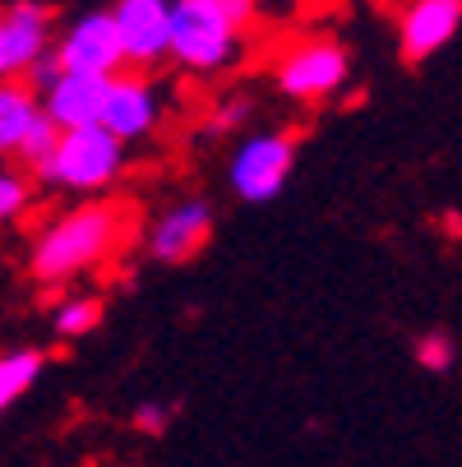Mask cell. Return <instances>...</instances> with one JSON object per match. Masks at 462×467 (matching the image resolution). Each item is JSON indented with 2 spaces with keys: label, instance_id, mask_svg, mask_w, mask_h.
<instances>
[{
  "label": "cell",
  "instance_id": "6",
  "mask_svg": "<svg viewBox=\"0 0 462 467\" xmlns=\"http://www.w3.org/2000/svg\"><path fill=\"white\" fill-rule=\"evenodd\" d=\"M51 60H56V70H70V75H98V79L120 75L125 60H120L111 15L107 10L79 15L60 37H51Z\"/></svg>",
  "mask_w": 462,
  "mask_h": 467
},
{
  "label": "cell",
  "instance_id": "12",
  "mask_svg": "<svg viewBox=\"0 0 462 467\" xmlns=\"http://www.w3.org/2000/svg\"><path fill=\"white\" fill-rule=\"evenodd\" d=\"M102 93H107V79L60 70V75L37 93V107H42V116H46L56 130H79V125H98Z\"/></svg>",
  "mask_w": 462,
  "mask_h": 467
},
{
  "label": "cell",
  "instance_id": "19",
  "mask_svg": "<svg viewBox=\"0 0 462 467\" xmlns=\"http://www.w3.org/2000/svg\"><path fill=\"white\" fill-rule=\"evenodd\" d=\"M135 426L149 431V435H162V426H167V408H162V403H144V408L135 412Z\"/></svg>",
  "mask_w": 462,
  "mask_h": 467
},
{
  "label": "cell",
  "instance_id": "17",
  "mask_svg": "<svg viewBox=\"0 0 462 467\" xmlns=\"http://www.w3.org/2000/svg\"><path fill=\"white\" fill-rule=\"evenodd\" d=\"M56 135H60V130L46 120V116H37L33 125H28V135L19 140V149H15V162H24V167H42L46 158H51V149H56Z\"/></svg>",
  "mask_w": 462,
  "mask_h": 467
},
{
  "label": "cell",
  "instance_id": "5",
  "mask_svg": "<svg viewBox=\"0 0 462 467\" xmlns=\"http://www.w3.org/2000/svg\"><path fill=\"white\" fill-rule=\"evenodd\" d=\"M292 162H296V135H287V130H263V135L241 140L227 176L245 204H269V199L282 194Z\"/></svg>",
  "mask_w": 462,
  "mask_h": 467
},
{
  "label": "cell",
  "instance_id": "21",
  "mask_svg": "<svg viewBox=\"0 0 462 467\" xmlns=\"http://www.w3.org/2000/svg\"><path fill=\"white\" fill-rule=\"evenodd\" d=\"M282 5H287V10H314L319 0H282Z\"/></svg>",
  "mask_w": 462,
  "mask_h": 467
},
{
  "label": "cell",
  "instance_id": "8",
  "mask_svg": "<svg viewBox=\"0 0 462 467\" xmlns=\"http://www.w3.org/2000/svg\"><path fill=\"white\" fill-rule=\"evenodd\" d=\"M158 120H162V98H158V88H153L144 75H135V70L125 75V70H120V75L107 79L98 125L107 130L111 140H120V144L149 140L153 130H158Z\"/></svg>",
  "mask_w": 462,
  "mask_h": 467
},
{
  "label": "cell",
  "instance_id": "9",
  "mask_svg": "<svg viewBox=\"0 0 462 467\" xmlns=\"http://www.w3.org/2000/svg\"><path fill=\"white\" fill-rule=\"evenodd\" d=\"M51 10L15 0L0 10V79H28V70L51 51Z\"/></svg>",
  "mask_w": 462,
  "mask_h": 467
},
{
  "label": "cell",
  "instance_id": "7",
  "mask_svg": "<svg viewBox=\"0 0 462 467\" xmlns=\"http://www.w3.org/2000/svg\"><path fill=\"white\" fill-rule=\"evenodd\" d=\"M167 5L171 0H116L107 10L116 42H120V60L135 75H149L153 65L167 60V33H171Z\"/></svg>",
  "mask_w": 462,
  "mask_h": 467
},
{
  "label": "cell",
  "instance_id": "14",
  "mask_svg": "<svg viewBox=\"0 0 462 467\" xmlns=\"http://www.w3.org/2000/svg\"><path fill=\"white\" fill-rule=\"evenodd\" d=\"M46 357L37 348H15V352H0V417H5L19 398L37 384Z\"/></svg>",
  "mask_w": 462,
  "mask_h": 467
},
{
  "label": "cell",
  "instance_id": "16",
  "mask_svg": "<svg viewBox=\"0 0 462 467\" xmlns=\"http://www.w3.org/2000/svg\"><path fill=\"white\" fill-rule=\"evenodd\" d=\"M33 199V181L19 171V167H5L0 162V223H15Z\"/></svg>",
  "mask_w": 462,
  "mask_h": 467
},
{
  "label": "cell",
  "instance_id": "10",
  "mask_svg": "<svg viewBox=\"0 0 462 467\" xmlns=\"http://www.w3.org/2000/svg\"><path fill=\"white\" fill-rule=\"evenodd\" d=\"M209 236H213L209 199H176V204L162 209L149 227V254L158 264H185L209 245Z\"/></svg>",
  "mask_w": 462,
  "mask_h": 467
},
{
  "label": "cell",
  "instance_id": "15",
  "mask_svg": "<svg viewBox=\"0 0 462 467\" xmlns=\"http://www.w3.org/2000/svg\"><path fill=\"white\" fill-rule=\"evenodd\" d=\"M98 324H102V301L98 296H70L51 315V328L60 333V338H84V333H93Z\"/></svg>",
  "mask_w": 462,
  "mask_h": 467
},
{
  "label": "cell",
  "instance_id": "4",
  "mask_svg": "<svg viewBox=\"0 0 462 467\" xmlns=\"http://www.w3.org/2000/svg\"><path fill=\"white\" fill-rule=\"evenodd\" d=\"M273 79H278V93L292 102H323L352 79V60L343 42L334 37H301L296 47L278 56Z\"/></svg>",
  "mask_w": 462,
  "mask_h": 467
},
{
  "label": "cell",
  "instance_id": "22",
  "mask_svg": "<svg viewBox=\"0 0 462 467\" xmlns=\"http://www.w3.org/2000/svg\"><path fill=\"white\" fill-rule=\"evenodd\" d=\"M245 5H259V0H245Z\"/></svg>",
  "mask_w": 462,
  "mask_h": 467
},
{
  "label": "cell",
  "instance_id": "20",
  "mask_svg": "<svg viewBox=\"0 0 462 467\" xmlns=\"http://www.w3.org/2000/svg\"><path fill=\"white\" fill-rule=\"evenodd\" d=\"M245 111H250V102H245V98H231L218 116H222V125H236V120H245Z\"/></svg>",
  "mask_w": 462,
  "mask_h": 467
},
{
  "label": "cell",
  "instance_id": "11",
  "mask_svg": "<svg viewBox=\"0 0 462 467\" xmlns=\"http://www.w3.org/2000/svg\"><path fill=\"white\" fill-rule=\"evenodd\" d=\"M462 28V0H412L398 19V47L403 60H430L439 56Z\"/></svg>",
  "mask_w": 462,
  "mask_h": 467
},
{
  "label": "cell",
  "instance_id": "13",
  "mask_svg": "<svg viewBox=\"0 0 462 467\" xmlns=\"http://www.w3.org/2000/svg\"><path fill=\"white\" fill-rule=\"evenodd\" d=\"M42 116L37 88L24 79H0V158H15L19 140L28 135V125Z\"/></svg>",
  "mask_w": 462,
  "mask_h": 467
},
{
  "label": "cell",
  "instance_id": "1",
  "mask_svg": "<svg viewBox=\"0 0 462 467\" xmlns=\"http://www.w3.org/2000/svg\"><path fill=\"white\" fill-rule=\"evenodd\" d=\"M129 227V213L116 199H88V204H75L70 213L51 218L37 241H33V254H28V269L37 283H70L79 274H88L93 264H102L120 236Z\"/></svg>",
  "mask_w": 462,
  "mask_h": 467
},
{
  "label": "cell",
  "instance_id": "3",
  "mask_svg": "<svg viewBox=\"0 0 462 467\" xmlns=\"http://www.w3.org/2000/svg\"><path fill=\"white\" fill-rule=\"evenodd\" d=\"M125 171V144L111 140L102 125H79V130H60L51 158L37 167V176L56 190L70 194H98L111 190Z\"/></svg>",
  "mask_w": 462,
  "mask_h": 467
},
{
  "label": "cell",
  "instance_id": "18",
  "mask_svg": "<svg viewBox=\"0 0 462 467\" xmlns=\"http://www.w3.org/2000/svg\"><path fill=\"white\" fill-rule=\"evenodd\" d=\"M416 361L426 370H448L453 366V343L439 338V333H430V338H421V348H416Z\"/></svg>",
  "mask_w": 462,
  "mask_h": 467
},
{
  "label": "cell",
  "instance_id": "2",
  "mask_svg": "<svg viewBox=\"0 0 462 467\" xmlns=\"http://www.w3.org/2000/svg\"><path fill=\"white\" fill-rule=\"evenodd\" d=\"M254 5L245 0H171L167 19V60L185 65L194 75H213L227 70L241 51L245 24H250Z\"/></svg>",
  "mask_w": 462,
  "mask_h": 467
}]
</instances>
